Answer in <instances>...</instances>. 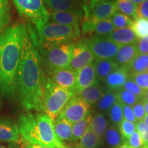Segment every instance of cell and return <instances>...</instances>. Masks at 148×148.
Returning a JSON list of instances; mask_svg holds the SVG:
<instances>
[{
	"label": "cell",
	"mask_w": 148,
	"mask_h": 148,
	"mask_svg": "<svg viewBox=\"0 0 148 148\" xmlns=\"http://www.w3.org/2000/svg\"><path fill=\"white\" fill-rule=\"evenodd\" d=\"M34 40L28 32L22 47L16 74V90L21 106L26 110H42L45 75Z\"/></svg>",
	"instance_id": "1"
},
{
	"label": "cell",
	"mask_w": 148,
	"mask_h": 148,
	"mask_svg": "<svg viewBox=\"0 0 148 148\" xmlns=\"http://www.w3.org/2000/svg\"><path fill=\"white\" fill-rule=\"evenodd\" d=\"M25 25L15 23L0 32V90L12 95L16 90V74L24 40Z\"/></svg>",
	"instance_id": "2"
},
{
	"label": "cell",
	"mask_w": 148,
	"mask_h": 148,
	"mask_svg": "<svg viewBox=\"0 0 148 148\" xmlns=\"http://www.w3.org/2000/svg\"><path fill=\"white\" fill-rule=\"evenodd\" d=\"M18 126L22 141L27 145L39 144L49 148L65 147L55 134L53 120L47 114H22Z\"/></svg>",
	"instance_id": "3"
},
{
	"label": "cell",
	"mask_w": 148,
	"mask_h": 148,
	"mask_svg": "<svg viewBox=\"0 0 148 148\" xmlns=\"http://www.w3.org/2000/svg\"><path fill=\"white\" fill-rule=\"evenodd\" d=\"M75 95L73 91L56 84L49 77L45 76L42 111L54 121L66 103Z\"/></svg>",
	"instance_id": "4"
},
{
	"label": "cell",
	"mask_w": 148,
	"mask_h": 148,
	"mask_svg": "<svg viewBox=\"0 0 148 148\" xmlns=\"http://www.w3.org/2000/svg\"><path fill=\"white\" fill-rule=\"evenodd\" d=\"M40 48H46L70 42L80 36L79 26L62 25L53 22H47L37 30Z\"/></svg>",
	"instance_id": "5"
},
{
	"label": "cell",
	"mask_w": 148,
	"mask_h": 148,
	"mask_svg": "<svg viewBox=\"0 0 148 148\" xmlns=\"http://www.w3.org/2000/svg\"><path fill=\"white\" fill-rule=\"evenodd\" d=\"M74 44H60L52 47L40 48L42 61L47 71L69 68Z\"/></svg>",
	"instance_id": "6"
},
{
	"label": "cell",
	"mask_w": 148,
	"mask_h": 148,
	"mask_svg": "<svg viewBox=\"0 0 148 148\" xmlns=\"http://www.w3.org/2000/svg\"><path fill=\"white\" fill-rule=\"evenodd\" d=\"M20 15L31 21L39 29L47 23L49 12L42 0H12Z\"/></svg>",
	"instance_id": "7"
},
{
	"label": "cell",
	"mask_w": 148,
	"mask_h": 148,
	"mask_svg": "<svg viewBox=\"0 0 148 148\" xmlns=\"http://www.w3.org/2000/svg\"><path fill=\"white\" fill-rule=\"evenodd\" d=\"M118 10L115 0H107L95 5L88 10L84 12L83 32L84 34L93 32L98 22L110 18Z\"/></svg>",
	"instance_id": "8"
},
{
	"label": "cell",
	"mask_w": 148,
	"mask_h": 148,
	"mask_svg": "<svg viewBox=\"0 0 148 148\" xmlns=\"http://www.w3.org/2000/svg\"><path fill=\"white\" fill-rule=\"evenodd\" d=\"M86 42L96 60L113 59L120 48L119 45L106 37H92Z\"/></svg>",
	"instance_id": "9"
},
{
	"label": "cell",
	"mask_w": 148,
	"mask_h": 148,
	"mask_svg": "<svg viewBox=\"0 0 148 148\" xmlns=\"http://www.w3.org/2000/svg\"><path fill=\"white\" fill-rule=\"evenodd\" d=\"M90 105L84 100L74 96L66 104L59 116L66 119L71 124L85 119L88 114Z\"/></svg>",
	"instance_id": "10"
},
{
	"label": "cell",
	"mask_w": 148,
	"mask_h": 148,
	"mask_svg": "<svg viewBox=\"0 0 148 148\" xmlns=\"http://www.w3.org/2000/svg\"><path fill=\"white\" fill-rule=\"evenodd\" d=\"M93 60V54L86 41L79 42L76 45L74 44L69 69L77 71L91 63Z\"/></svg>",
	"instance_id": "11"
},
{
	"label": "cell",
	"mask_w": 148,
	"mask_h": 148,
	"mask_svg": "<svg viewBox=\"0 0 148 148\" xmlns=\"http://www.w3.org/2000/svg\"><path fill=\"white\" fill-rule=\"evenodd\" d=\"M48 72L50 75V79L56 84L62 88L71 90L76 95V71H74L69 68H65L49 70Z\"/></svg>",
	"instance_id": "12"
},
{
	"label": "cell",
	"mask_w": 148,
	"mask_h": 148,
	"mask_svg": "<svg viewBox=\"0 0 148 148\" xmlns=\"http://www.w3.org/2000/svg\"><path fill=\"white\" fill-rule=\"evenodd\" d=\"M97 82L95 66L93 62L88 64L84 67L76 71V95L81 90Z\"/></svg>",
	"instance_id": "13"
},
{
	"label": "cell",
	"mask_w": 148,
	"mask_h": 148,
	"mask_svg": "<svg viewBox=\"0 0 148 148\" xmlns=\"http://www.w3.org/2000/svg\"><path fill=\"white\" fill-rule=\"evenodd\" d=\"M84 16L82 10L79 11H60L49 12V18L53 23L62 25L79 26L80 19Z\"/></svg>",
	"instance_id": "14"
},
{
	"label": "cell",
	"mask_w": 148,
	"mask_h": 148,
	"mask_svg": "<svg viewBox=\"0 0 148 148\" xmlns=\"http://www.w3.org/2000/svg\"><path fill=\"white\" fill-rule=\"evenodd\" d=\"M0 140L21 143L22 139L18 125L10 120L0 119Z\"/></svg>",
	"instance_id": "15"
},
{
	"label": "cell",
	"mask_w": 148,
	"mask_h": 148,
	"mask_svg": "<svg viewBox=\"0 0 148 148\" xmlns=\"http://www.w3.org/2000/svg\"><path fill=\"white\" fill-rule=\"evenodd\" d=\"M128 75L129 70L127 66H118L105 77V82L110 89H120L128 79Z\"/></svg>",
	"instance_id": "16"
},
{
	"label": "cell",
	"mask_w": 148,
	"mask_h": 148,
	"mask_svg": "<svg viewBox=\"0 0 148 148\" xmlns=\"http://www.w3.org/2000/svg\"><path fill=\"white\" fill-rule=\"evenodd\" d=\"M106 37L111 41L119 45L120 47L136 43L138 39L130 27L116 28Z\"/></svg>",
	"instance_id": "17"
},
{
	"label": "cell",
	"mask_w": 148,
	"mask_h": 148,
	"mask_svg": "<svg viewBox=\"0 0 148 148\" xmlns=\"http://www.w3.org/2000/svg\"><path fill=\"white\" fill-rule=\"evenodd\" d=\"M138 53L136 44H130L120 47L114 56V61L120 66H127Z\"/></svg>",
	"instance_id": "18"
},
{
	"label": "cell",
	"mask_w": 148,
	"mask_h": 148,
	"mask_svg": "<svg viewBox=\"0 0 148 148\" xmlns=\"http://www.w3.org/2000/svg\"><path fill=\"white\" fill-rule=\"evenodd\" d=\"M72 125L70 122L59 116L53 121L55 134L61 142L71 140Z\"/></svg>",
	"instance_id": "19"
},
{
	"label": "cell",
	"mask_w": 148,
	"mask_h": 148,
	"mask_svg": "<svg viewBox=\"0 0 148 148\" xmlns=\"http://www.w3.org/2000/svg\"><path fill=\"white\" fill-rule=\"evenodd\" d=\"M103 95V92L102 88L97 84V82L81 90L77 94L76 96L90 106L91 104H93L99 101Z\"/></svg>",
	"instance_id": "20"
},
{
	"label": "cell",
	"mask_w": 148,
	"mask_h": 148,
	"mask_svg": "<svg viewBox=\"0 0 148 148\" xmlns=\"http://www.w3.org/2000/svg\"><path fill=\"white\" fill-rule=\"evenodd\" d=\"M42 1L52 12L82 10L77 8L75 0H42Z\"/></svg>",
	"instance_id": "21"
},
{
	"label": "cell",
	"mask_w": 148,
	"mask_h": 148,
	"mask_svg": "<svg viewBox=\"0 0 148 148\" xmlns=\"http://www.w3.org/2000/svg\"><path fill=\"white\" fill-rule=\"evenodd\" d=\"M96 75L99 79L105 78L109 73L119 66L114 59L96 60L94 62Z\"/></svg>",
	"instance_id": "22"
},
{
	"label": "cell",
	"mask_w": 148,
	"mask_h": 148,
	"mask_svg": "<svg viewBox=\"0 0 148 148\" xmlns=\"http://www.w3.org/2000/svg\"><path fill=\"white\" fill-rule=\"evenodd\" d=\"M91 119L92 116L88 114L85 119L73 124L72 125L71 138L70 140L71 142H76L78 140H80L83 134L86 132L88 127L90 126Z\"/></svg>",
	"instance_id": "23"
},
{
	"label": "cell",
	"mask_w": 148,
	"mask_h": 148,
	"mask_svg": "<svg viewBox=\"0 0 148 148\" xmlns=\"http://www.w3.org/2000/svg\"><path fill=\"white\" fill-rule=\"evenodd\" d=\"M127 66L129 71H131V74L145 72L148 67V54L139 53Z\"/></svg>",
	"instance_id": "24"
},
{
	"label": "cell",
	"mask_w": 148,
	"mask_h": 148,
	"mask_svg": "<svg viewBox=\"0 0 148 148\" xmlns=\"http://www.w3.org/2000/svg\"><path fill=\"white\" fill-rule=\"evenodd\" d=\"M108 123L103 114H97L92 117L90 128L99 138H101L106 132Z\"/></svg>",
	"instance_id": "25"
},
{
	"label": "cell",
	"mask_w": 148,
	"mask_h": 148,
	"mask_svg": "<svg viewBox=\"0 0 148 148\" xmlns=\"http://www.w3.org/2000/svg\"><path fill=\"white\" fill-rule=\"evenodd\" d=\"M11 18L12 14L9 0H0V32L8 26Z\"/></svg>",
	"instance_id": "26"
},
{
	"label": "cell",
	"mask_w": 148,
	"mask_h": 148,
	"mask_svg": "<svg viewBox=\"0 0 148 148\" xmlns=\"http://www.w3.org/2000/svg\"><path fill=\"white\" fill-rule=\"evenodd\" d=\"M100 143V138L91 130L90 126L83 134L77 147L78 148H96Z\"/></svg>",
	"instance_id": "27"
},
{
	"label": "cell",
	"mask_w": 148,
	"mask_h": 148,
	"mask_svg": "<svg viewBox=\"0 0 148 148\" xmlns=\"http://www.w3.org/2000/svg\"><path fill=\"white\" fill-rule=\"evenodd\" d=\"M115 3L118 10L121 12V13L125 14L130 18L136 19L137 14H136V9L137 4L132 2L130 0H115Z\"/></svg>",
	"instance_id": "28"
},
{
	"label": "cell",
	"mask_w": 148,
	"mask_h": 148,
	"mask_svg": "<svg viewBox=\"0 0 148 148\" xmlns=\"http://www.w3.org/2000/svg\"><path fill=\"white\" fill-rule=\"evenodd\" d=\"M130 28L138 38L148 36V19L145 18H137L133 21Z\"/></svg>",
	"instance_id": "29"
},
{
	"label": "cell",
	"mask_w": 148,
	"mask_h": 148,
	"mask_svg": "<svg viewBox=\"0 0 148 148\" xmlns=\"http://www.w3.org/2000/svg\"><path fill=\"white\" fill-rule=\"evenodd\" d=\"M116 99L121 104L127 105L130 106H133L139 99L136 95L124 88H120L119 91L116 92Z\"/></svg>",
	"instance_id": "30"
},
{
	"label": "cell",
	"mask_w": 148,
	"mask_h": 148,
	"mask_svg": "<svg viewBox=\"0 0 148 148\" xmlns=\"http://www.w3.org/2000/svg\"><path fill=\"white\" fill-rule=\"evenodd\" d=\"M110 20L113 24L114 27H116V28L130 27L133 24L132 18L119 12H116L110 18Z\"/></svg>",
	"instance_id": "31"
},
{
	"label": "cell",
	"mask_w": 148,
	"mask_h": 148,
	"mask_svg": "<svg viewBox=\"0 0 148 148\" xmlns=\"http://www.w3.org/2000/svg\"><path fill=\"white\" fill-rule=\"evenodd\" d=\"M116 101V92L108 91L101 96L98 103V107L102 110H107L110 109Z\"/></svg>",
	"instance_id": "32"
},
{
	"label": "cell",
	"mask_w": 148,
	"mask_h": 148,
	"mask_svg": "<svg viewBox=\"0 0 148 148\" xmlns=\"http://www.w3.org/2000/svg\"><path fill=\"white\" fill-rule=\"evenodd\" d=\"M115 29L110 18L99 21L95 25L94 32L100 36H107Z\"/></svg>",
	"instance_id": "33"
},
{
	"label": "cell",
	"mask_w": 148,
	"mask_h": 148,
	"mask_svg": "<svg viewBox=\"0 0 148 148\" xmlns=\"http://www.w3.org/2000/svg\"><path fill=\"white\" fill-rule=\"evenodd\" d=\"M122 136L120 133L114 127H110L106 132V139L107 143L112 147H118L121 145Z\"/></svg>",
	"instance_id": "34"
},
{
	"label": "cell",
	"mask_w": 148,
	"mask_h": 148,
	"mask_svg": "<svg viewBox=\"0 0 148 148\" xmlns=\"http://www.w3.org/2000/svg\"><path fill=\"white\" fill-rule=\"evenodd\" d=\"M109 115H110L111 121L113 122L114 124L118 125L123 119V108H122L121 104L118 101H116L110 108Z\"/></svg>",
	"instance_id": "35"
},
{
	"label": "cell",
	"mask_w": 148,
	"mask_h": 148,
	"mask_svg": "<svg viewBox=\"0 0 148 148\" xmlns=\"http://www.w3.org/2000/svg\"><path fill=\"white\" fill-rule=\"evenodd\" d=\"M119 127L120 134L125 140H126L136 131V125L125 119L122 120Z\"/></svg>",
	"instance_id": "36"
},
{
	"label": "cell",
	"mask_w": 148,
	"mask_h": 148,
	"mask_svg": "<svg viewBox=\"0 0 148 148\" xmlns=\"http://www.w3.org/2000/svg\"><path fill=\"white\" fill-rule=\"evenodd\" d=\"M130 78L132 79L140 88L144 90H148V71L130 74Z\"/></svg>",
	"instance_id": "37"
},
{
	"label": "cell",
	"mask_w": 148,
	"mask_h": 148,
	"mask_svg": "<svg viewBox=\"0 0 148 148\" xmlns=\"http://www.w3.org/2000/svg\"><path fill=\"white\" fill-rule=\"evenodd\" d=\"M123 87L125 90H128L134 94V95H136L138 98H140V99L143 98L144 94H145V90L140 88L131 78L127 79Z\"/></svg>",
	"instance_id": "38"
},
{
	"label": "cell",
	"mask_w": 148,
	"mask_h": 148,
	"mask_svg": "<svg viewBox=\"0 0 148 148\" xmlns=\"http://www.w3.org/2000/svg\"><path fill=\"white\" fill-rule=\"evenodd\" d=\"M136 129L140 136L143 143V148H148V127L143 121L136 123Z\"/></svg>",
	"instance_id": "39"
},
{
	"label": "cell",
	"mask_w": 148,
	"mask_h": 148,
	"mask_svg": "<svg viewBox=\"0 0 148 148\" xmlns=\"http://www.w3.org/2000/svg\"><path fill=\"white\" fill-rule=\"evenodd\" d=\"M125 141V144L132 148H143V140L137 131H135Z\"/></svg>",
	"instance_id": "40"
},
{
	"label": "cell",
	"mask_w": 148,
	"mask_h": 148,
	"mask_svg": "<svg viewBox=\"0 0 148 148\" xmlns=\"http://www.w3.org/2000/svg\"><path fill=\"white\" fill-rule=\"evenodd\" d=\"M132 110L136 120L141 121V120L143 119L144 116H145L146 114L142 101L138 100L137 102L135 103L134 106H133Z\"/></svg>",
	"instance_id": "41"
},
{
	"label": "cell",
	"mask_w": 148,
	"mask_h": 148,
	"mask_svg": "<svg viewBox=\"0 0 148 148\" xmlns=\"http://www.w3.org/2000/svg\"><path fill=\"white\" fill-rule=\"evenodd\" d=\"M121 106L122 108H123V113L124 119L127 120V121L132 122V123H136L137 120H136V117H135L132 107L125 104H121Z\"/></svg>",
	"instance_id": "42"
},
{
	"label": "cell",
	"mask_w": 148,
	"mask_h": 148,
	"mask_svg": "<svg viewBox=\"0 0 148 148\" xmlns=\"http://www.w3.org/2000/svg\"><path fill=\"white\" fill-rule=\"evenodd\" d=\"M136 14L138 18H145L148 19V0H144L137 5Z\"/></svg>",
	"instance_id": "43"
},
{
	"label": "cell",
	"mask_w": 148,
	"mask_h": 148,
	"mask_svg": "<svg viewBox=\"0 0 148 148\" xmlns=\"http://www.w3.org/2000/svg\"><path fill=\"white\" fill-rule=\"evenodd\" d=\"M136 44L138 53L148 54V36L138 38Z\"/></svg>",
	"instance_id": "44"
},
{
	"label": "cell",
	"mask_w": 148,
	"mask_h": 148,
	"mask_svg": "<svg viewBox=\"0 0 148 148\" xmlns=\"http://www.w3.org/2000/svg\"><path fill=\"white\" fill-rule=\"evenodd\" d=\"M107 1V0H83V5L82 10L83 12H86L93 7L94 5L97 4V3L102 2V1Z\"/></svg>",
	"instance_id": "45"
},
{
	"label": "cell",
	"mask_w": 148,
	"mask_h": 148,
	"mask_svg": "<svg viewBox=\"0 0 148 148\" xmlns=\"http://www.w3.org/2000/svg\"><path fill=\"white\" fill-rule=\"evenodd\" d=\"M29 148H49L48 147H46V146L39 145V144H32V145H28Z\"/></svg>",
	"instance_id": "46"
},
{
	"label": "cell",
	"mask_w": 148,
	"mask_h": 148,
	"mask_svg": "<svg viewBox=\"0 0 148 148\" xmlns=\"http://www.w3.org/2000/svg\"><path fill=\"white\" fill-rule=\"evenodd\" d=\"M141 101H142V102H143V104L144 108H145V112L147 113L146 114H148V102L147 101L144 100V99H141Z\"/></svg>",
	"instance_id": "47"
},
{
	"label": "cell",
	"mask_w": 148,
	"mask_h": 148,
	"mask_svg": "<svg viewBox=\"0 0 148 148\" xmlns=\"http://www.w3.org/2000/svg\"><path fill=\"white\" fill-rule=\"evenodd\" d=\"M0 148H16L14 146L8 145V144H5L3 143H1L0 142Z\"/></svg>",
	"instance_id": "48"
},
{
	"label": "cell",
	"mask_w": 148,
	"mask_h": 148,
	"mask_svg": "<svg viewBox=\"0 0 148 148\" xmlns=\"http://www.w3.org/2000/svg\"><path fill=\"white\" fill-rule=\"evenodd\" d=\"M142 99H144V100L147 101L148 102V90H145V94H144L143 98H142Z\"/></svg>",
	"instance_id": "49"
},
{
	"label": "cell",
	"mask_w": 148,
	"mask_h": 148,
	"mask_svg": "<svg viewBox=\"0 0 148 148\" xmlns=\"http://www.w3.org/2000/svg\"><path fill=\"white\" fill-rule=\"evenodd\" d=\"M130 1H132V2L136 3V4H140V3H142L144 0H130Z\"/></svg>",
	"instance_id": "50"
},
{
	"label": "cell",
	"mask_w": 148,
	"mask_h": 148,
	"mask_svg": "<svg viewBox=\"0 0 148 148\" xmlns=\"http://www.w3.org/2000/svg\"><path fill=\"white\" fill-rule=\"evenodd\" d=\"M143 119H144L143 121L145 122V123L147 125V126L148 127V114H145V116H144Z\"/></svg>",
	"instance_id": "51"
},
{
	"label": "cell",
	"mask_w": 148,
	"mask_h": 148,
	"mask_svg": "<svg viewBox=\"0 0 148 148\" xmlns=\"http://www.w3.org/2000/svg\"><path fill=\"white\" fill-rule=\"evenodd\" d=\"M117 148H132V147H130V146L126 145V144H123V145H120L119 147H118Z\"/></svg>",
	"instance_id": "52"
},
{
	"label": "cell",
	"mask_w": 148,
	"mask_h": 148,
	"mask_svg": "<svg viewBox=\"0 0 148 148\" xmlns=\"http://www.w3.org/2000/svg\"><path fill=\"white\" fill-rule=\"evenodd\" d=\"M25 148H29V146H28V145H27V146H26V147H25Z\"/></svg>",
	"instance_id": "53"
},
{
	"label": "cell",
	"mask_w": 148,
	"mask_h": 148,
	"mask_svg": "<svg viewBox=\"0 0 148 148\" xmlns=\"http://www.w3.org/2000/svg\"><path fill=\"white\" fill-rule=\"evenodd\" d=\"M64 148H71V147H66V146H65V147H64Z\"/></svg>",
	"instance_id": "54"
},
{
	"label": "cell",
	"mask_w": 148,
	"mask_h": 148,
	"mask_svg": "<svg viewBox=\"0 0 148 148\" xmlns=\"http://www.w3.org/2000/svg\"><path fill=\"white\" fill-rule=\"evenodd\" d=\"M147 71H148V67H147Z\"/></svg>",
	"instance_id": "55"
}]
</instances>
